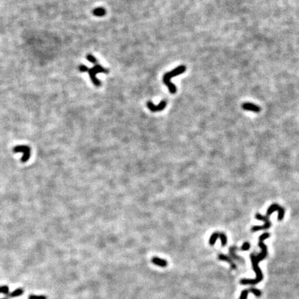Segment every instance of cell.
Wrapping results in <instances>:
<instances>
[{
    "mask_svg": "<svg viewBox=\"0 0 299 299\" xmlns=\"http://www.w3.org/2000/svg\"><path fill=\"white\" fill-rule=\"evenodd\" d=\"M269 234L268 233H265L260 236L259 238V247L262 248V252L255 256V255L251 254L250 256L251 263H252V267L254 272L256 273V278L255 279H242L240 281V284L247 285H256L260 281H263V275L262 271L260 269L258 266V263L261 260H263L267 255V247L266 245L263 243V240L268 238Z\"/></svg>",
    "mask_w": 299,
    "mask_h": 299,
    "instance_id": "1",
    "label": "cell"
},
{
    "mask_svg": "<svg viewBox=\"0 0 299 299\" xmlns=\"http://www.w3.org/2000/svg\"><path fill=\"white\" fill-rule=\"evenodd\" d=\"M274 211H278V219L279 221H281L284 218V215H285V209L283 208L280 206L278 204H273L272 206H270V207L267 210V215L265 216L261 215L260 214L257 213L256 215V218L257 219L259 220H263V221L265 222V224L263 226H253L251 228V231H260V230H265V229H268L270 226H271V223L269 222V215L271 214H272Z\"/></svg>",
    "mask_w": 299,
    "mask_h": 299,
    "instance_id": "2",
    "label": "cell"
},
{
    "mask_svg": "<svg viewBox=\"0 0 299 299\" xmlns=\"http://www.w3.org/2000/svg\"><path fill=\"white\" fill-rule=\"evenodd\" d=\"M186 69V67L184 65H181L179 67L175 68V69H173L172 71L168 72V73L166 74L163 76V83L166 84V85L168 86L170 92L171 94H175L176 92H177V89H176V87L175 84H173L171 80L173 77L176 76V75H179L181 74H183L185 72Z\"/></svg>",
    "mask_w": 299,
    "mask_h": 299,
    "instance_id": "3",
    "label": "cell"
},
{
    "mask_svg": "<svg viewBox=\"0 0 299 299\" xmlns=\"http://www.w3.org/2000/svg\"><path fill=\"white\" fill-rule=\"evenodd\" d=\"M88 73L89 74V77L92 80V83H94V85H96L97 87H99L101 85V83L99 80H98L96 77V75L97 74H100V73H104V74H108L109 71L108 69L103 68L101 65H96L92 69H88L87 71Z\"/></svg>",
    "mask_w": 299,
    "mask_h": 299,
    "instance_id": "4",
    "label": "cell"
},
{
    "mask_svg": "<svg viewBox=\"0 0 299 299\" xmlns=\"http://www.w3.org/2000/svg\"><path fill=\"white\" fill-rule=\"evenodd\" d=\"M12 151H13V152L15 153L22 152L24 154V155L21 158V162L22 163H26L27 162H28V160L30 159L31 148L29 146H24V145H22V146H17L14 147Z\"/></svg>",
    "mask_w": 299,
    "mask_h": 299,
    "instance_id": "5",
    "label": "cell"
},
{
    "mask_svg": "<svg viewBox=\"0 0 299 299\" xmlns=\"http://www.w3.org/2000/svg\"><path fill=\"white\" fill-rule=\"evenodd\" d=\"M167 105V102L165 100H162V101L160 102L158 105H155L153 104L152 102H147V107L150 111H152L153 112H160L162 111L163 109H164L166 107Z\"/></svg>",
    "mask_w": 299,
    "mask_h": 299,
    "instance_id": "6",
    "label": "cell"
},
{
    "mask_svg": "<svg viewBox=\"0 0 299 299\" xmlns=\"http://www.w3.org/2000/svg\"><path fill=\"white\" fill-rule=\"evenodd\" d=\"M242 109H244L245 110H247V111H251L253 112H256V113H258L260 112V108L259 106H258L256 105H255L253 103H244L242 105Z\"/></svg>",
    "mask_w": 299,
    "mask_h": 299,
    "instance_id": "7",
    "label": "cell"
},
{
    "mask_svg": "<svg viewBox=\"0 0 299 299\" xmlns=\"http://www.w3.org/2000/svg\"><path fill=\"white\" fill-rule=\"evenodd\" d=\"M152 263L158 267H166L168 265V262L164 259L160 258L158 257H154L152 258Z\"/></svg>",
    "mask_w": 299,
    "mask_h": 299,
    "instance_id": "8",
    "label": "cell"
},
{
    "mask_svg": "<svg viewBox=\"0 0 299 299\" xmlns=\"http://www.w3.org/2000/svg\"><path fill=\"white\" fill-rule=\"evenodd\" d=\"M218 258H219L220 260H224V261H226V262L229 263V264H230V265H231V269H236V268H237V267H236V265H235V264L234 262H233V260H232L229 256H226V255L219 254V256H218Z\"/></svg>",
    "mask_w": 299,
    "mask_h": 299,
    "instance_id": "9",
    "label": "cell"
},
{
    "mask_svg": "<svg viewBox=\"0 0 299 299\" xmlns=\"http://www.w3.org/2000/svg\"><path fill=\"white\" fill-rule=\"evenodd\" d=\"M24 294V289L22 288H18L17 289H15V291H13L11 293H8L6 294V298H14V297H20V296Z\"/></svg>",
    "mask_w": 299,
    "mask_h": 299,
    "instance_id": "10",
    "label": "cell"
},
{
    "mask_svg": "<svg viewBox=\"0 0 299 299\" xmlns=\"http://www.w3.org/2000/svg\"><path fill=\"white\" fill-rule=\"evenodd\" d=\"M92 12H93V14L94 15H96V16L101 17V16H103V15H105L106 11H105V9L103 8H98L94 9Z\"/></svg>",
    "mask_w": 299,
    "mask_h": 299,
    "instance_id": "11",
    "label": "cell"
},
{
    "mask_svg": "<svg viewBox=\"0 0 299 299\" xmlns=\"http://www.w3.org/2000/svg\"><path fill=\"white\" fill-rule=\"evenodd\" d=\"M219 233H214V234H213L212 235L210 236L209 239V244L211 245V246L214 245V244H215V242L217 240V239L219 238Z\"/></svg>",
    "mask_w": 299,
    "mask_h": 299,
    "instance_id": "12",
    "label": "cell"
},
{
    "mask_svg": "<svg viewBox=\"0 0 299 299\" xmlns=\"http://www.w3.org/2000/svg\"><path fill=\"white\" fill-rule=\"evenodd\" d=\"M248 292H251V293L256 296V297H261V295H262V293H261V292L259 290V289H258L255 287H251L248 289Z\"/></svg>",
    "mask_w": 299,
    "mask_h": 299,
    "instance_id": "13",
    "label": "cell"
},
{
    "mask_svg": "<svg viewBox=\"0 0 299 299\" xmlns=\"http://www.w3.org/2000/svg\"><path fill=\"white\" fill-rule=\"evenodd\" d=\"M219 237L220 238V240H221L222 245L223 247H224L226 244V242H227V238H226V235L224 234H223V233H219Z\"/></svg>",
    "mask_w": 299,
    "mask_h": 299,
    "instance_id": "14",
    "label": "cell"
},
{
    "mask_svg": "<svg viewBox=\"0 0 299 299\" xmlns=\"http://www.w3.org/2000/svg\"><path fill=\"white\" fill-rule=\"evenodd\" d=\"M8 291H9V288L8 286H0V294H4L6 295L8 294Z\"/></svg>",
    "mask_w": 299,
    "mask_h": 299,
    "instance_id": "15",
    "label": "cell"
},
{
    "mask_svg": "<svg viewBox=\"0 0 299 299\" xmlns=\"http://www.w3.org/2000/svg\"><path fill=\"white\" fill-rule=\"evenodd\" d=\"M87 59L88 60H89L90 62H92V63H94V64H95L96 65L97 64V62H98V61H97V60L95 57H94V56L92 55H91V54H88L87 55Z\"/></svg>",
    "mask_w": 299,
    "mask_h": 299,
    "instance_id": "16",
    "label": "cell"
},
{
    "mask_svg": "<svg viewBox=\"0 0 299 299\" xmlns=\"http://www.w3.org/2000/svg\"><path fill=\"white\" fill-rule=\"evenodd\" d=\"M29 299H47L46 296H43V295H40V296H37V295H30L29 297Z\"/></svg>",
    "mask_w": 299,
    "mask_h": 299,
    "instance_id": "17",
    "label": "cell"
},
{
    "mask_svg": "<svg viewBox=\"0 0 299 299\" xmlns=\"http://www.w3.org/2000/svg\"><path fill=\"white\" fill-rule=\"evenodd\" d=\"M235 250V247H231V248H230V253H231V256H232L233 258H234V259L238 260H242L240 258H239V257L235 256V253H234Z\"/></svg>",
    "mask_w": 299,
    "mask_h": 299,
    "instance_id": "18",
    "label": "cell"
},
{
    "mask_svg": "<svg viewBox=\"0 0 299 299\" xmlns=\"http://www.w3.org/2000/svg\"><path fill=\"white\" fill-rule=\"evenodd\" d=\"M248 289H244V290L242 292L240 299H247L248 297Z\"/></svg>",
    "mask_w": 299,
    "mask_h": 299,
    "instance_id": "19",
    "label": "cell"
},
{
    "mask_svg": "<svg viewBox=\"0 0 299 299\" xmlns=\"http://www.w3.org/2000/svg\"><path fill=\"white\" fill-rule=\"evenodd\" d=\"M250 248V244L248 242H244V243L242 244V246L241 247V249L242 251H248Z\"/></svg>",
    "mask_w": 299,
    "mask_h": 299,
    "instance_id": "20",
    "label": "cell"
},
{
    "mask_svg": "<svg viewBox=\"0 0 299 299\" xmlns=\"http://www.w3.org/2000/svg\"><path fill=\"white\" fill-rule=\"evenodd\" d=\"M87 67H86L85 65H80V67H79V70L81 71V72H84V71H87Z\"/></svg>",
    "mask_w": 299,
    "mask_h": 299,
    "instance_id": "21",
    "label": "cell"
},
{
    "mask_svg": "<svg viewBox=\"0 0 299 299\" xmlns=\"http://www.w3.org/2000/svg\"><path fill=\"white\" fill-rule=\"evenodd\" d=\"M0 299H8L7 298H0Z\"/></svg>",
    "mask_w": 299,
    "mask_h": 299,
    "instance_id": "22",
    "label": "cell"
}]
</instances>
